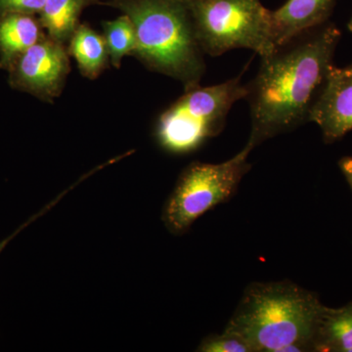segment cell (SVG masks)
Segmentation results:
<instances>
[{
  "label": "cell",
  "mask_w": 352,
  "mask_h": 352,
  "mask_svg": "<svg viewBox=\"0 0 352 352\" xmlns=\"http://www.w3.org/2000/svg\"><path fill=\"white\" fill-rule=\"evenodd\" d=\"M101 1L102 0H97V2H98V3H100Z\"/></svg>",
  "instance_id": "20"
},
{
  "label": "cell",
  "mask_w": 352,
  "mask_h": 352,
  "mask_svg": "<svg viewBox=\"0 0 352 352\" xmlns=\"http://www.w3.org/2000/svg\"><path fill=\"white\" fill-rule=\"evenodd\" d=\"M196 36L205 54L249 50L264 57L275 50L270 10L261 0H187Z\"/></svg>",
  "instance_id": "5"
},
{
  "label": "cell",
  "mask_w": 352,
  "mask_h": 352,
  "mask_svg": "<svg viewBox=\"0 0 352 352\" xmlns=\"http://www.w3.org/2000/svg\"><path fill=\"white\" fill-rule=\"evenodd\" d=\"M242 76L219 85L185 90L157 120L159 144L173 154H187L219 135L234 104L247 95Z\"/></svg>",
  "instance_id": "4"
},
{
  "label": "cell",
  "mask_w": 352,
  "mask_h": 352,
  "mask_svg": "<svg viewBox=\"0 0 352 352\" xmlns=\"http://www.w3.org/2000/svg\"><path fill=\"white\" fill-rule=\"evenodd\" d=\"M104 38L107 44L111 64L120 68L122 58L133 55L136 34L133 23L126 14L103 23Z\"/></svg>",
  "instance_id": "14"
},
{
  "label": "cell",
  "mask_w": 352,
  "mask_h": 352,
  "mask_svg": "<svg viewBox=\"0 0 352 352\" xmlns=\"http://www.w3.org/2000/svg\"><path fill=\"white\" fill-rule=\"evenodd\" d=\"M197 351L201 352H252L247 340L236 333L223 331L221 335H210L201 340Z\"/></svg>",
  "instance_id": "15"
},
{
  "label": "cell",
  "mask_w": 352,
  "mask_h": 352,
  "mask_svg": "<svg viewBox=\"0 0 352 352\" xmlns=\"http://www.w3.org/2000/svg\"><path fill=\"white\" fill-rule=\"evenodd\" d=\"M69 190H67V191H64L63 193L60 194L59 197H57L56 199H54L51 203L48 204L46 207H44L43 210H41V212H38V214H36L34 215H32L31 219L28 220V221H25V223H23L22 226L19 227V228L16 229L15 231L12 234H11L10 236H8V237L6 238V239L0 241V252L3 251L4 249H6V247L7 245L9 244V243L11 242L14 239V238L16 237V236L18 235V234L22 232L23 230H24L25 228H27L28 226H30V224L32 223V222L34 221V220H36L38 219V217H41V215H43L45 214V212H47L48 210H50L51 208L54 207L55 205L61 200V199H63V197L66 195L67 193H68Z\"/></svg>",
  "instance_id": "17"
},
{
  "label": "cell",
  "mask_w": 352,
  "mask_h": 352,
  "mask_svg": "<svg viewBox=\"0 0 352 352\" xmlns=\"http://www.w3.org/2000/svg\"><path fill=\"white\" fill-rule=\"evenodd\" d=\"M67 45L69 56L87 78L95 80L108 68L110 55L105 38L89 25H78Z\"/></svg>",
  "instance_id": "11"
},
{
  "label": "cell",
  "mask_w": 352,
  "mask_h": 352,
  "mask_svg": "<svg viewBox=\"0 0 352 352\" xmlns=\"http://www.w3.org/2000/svg\"><path fill=\"white\" fill-rule=\"evenodd\" d=\"M67 46L47 34L14 60L7 72L9 83L21 90L52 103L63 91L69 72Z\"/></svg>",
  "instance_id": "7"
},
{
  "label": "cell",
  "mask_w": 352,
  "mask_h": 352,
  "mask_svg": "<svg viewBox=\"0 0 352 352\" xmlns=\"http://www.w3.org/2000/svg\"><path fill=\"white\" fill-rule=\"evenodd\" d=\"M133 23V56L147 68L182 83L185 90L200 85L205 75L203 50L196 36L187 0H109Z\"/></svg>",
  "instance_id": "3"
},
{
  "label": "cell",
  "mask_w": 352,
  "mask_h": 352,
  "mask_svg": "<svg viewBox=\"0 0 352 352\" xmlns=\"http://www.w3.org/2000/svg\"><path fill=\"white\" fill-rule=\"evenodd\" d=\"M324 305L312 292L289 280L245 288L224 331L247 340L252 352L314 351Z\"/></svg>",
  "instance_id": "2"
},
{
  "label": "cell",
  "mask_w": 352,
  "mask_h": 352,
  "mask_svg": "<svg viewBox=\"0 0 352 352\" xmlns=\"http://www.w3.org/2000/svg\"><path fill=\"white\" fill-rule=\"evenodd\" d=\"M314 351L352 352V302L339 308L324 305L315 335Z\"/></svg>",
  "instance_id": "12"
},
{
  "label": "cell",
  "mask_w": 352,
  "mask_h": 352,
  "mask_svg": "<svg viewBox=\"0 0 352 352\" xmlns=\"http://www.w3.org/2000/svg\"><path fill=\"white\" fill-rule=\"evenodd\" d=\"M336 0H288L270 10L271 34L275 46L327 23Z\"/></svg>",
  "instance_id": "9"
},
{
  "label": "cell",
  "mask_w": 352,
  "mask_h": 352,
  "mask_svg": "<svg viewBox=\"0 0 352 352\" xmlns=\"http://www.w3.org/2000/svg\"><path fill=\"white\" fill-rule=\"evenodd\" d=\"M252 150L245 144L242 151L223 163L190 164L164 205L163 221L168 231L176 235L186 232L208 210L228 201L251 170L248 157Z\"/></svg>",
  "instance_id": "6"
},
{
  "label": "cell",
  "mask_w": 352,
  "mask_h": 352,
  "mask_svg": "<svg viewBox=\"0 0 352 352\" xmlns=\"http://www.w3.org/2000/svg\"><path fill=\"white\" fill-rule=\"evenodd\" d=\"M45 34L36 15L0 12V68L7 71L16 58Z\"/></svg>",
  "instance_id": "10"
},
{
  "label": "cell",
  "mask_w": 352,
  "mask_h": 352,
  "mask_svg": "<svg viewBox=\"0 0 352 352\" xmlns=\"http://www.w3.org/2000/svg\"><path fill=\"white\" fill-rule=\"evenodd\" d=\"M46 0H0V12H18L38 15Z\"/></svg>",
  "instance_id": "16"
},
{
  "label": "cell",
  "mask_w": 352,
  "mask_h": 352,
  "mask_svg": "<svg viewBox=\"0 0 352 352\" xmlns=\"http://www.w3.org/2000/svg\"><path fill=\"white\" fill-rule=\"evenodd\" d=\"M308 122L320 127L326 143H333L352 131V64L329 71Z\"/></svg>",
  "instance_id": "8"
},
{
  "label": "cell",
  "mask_w": 352,
  "mask_h": 352,
  "mask_svg": "<svg viewBox=\"0 0 352 352\" xmlns=\"http://www.w3.org/2000/svg\"><path fill=\"white\" fill-rule=\"evenodd\" d=\"M339 166L352 188V157H342L340 161Z\"/></svg>",
  "instance_id": "18"
},
{
  "label": "cell",
  "mask_w": 352,
  "mask_h": 352,
  "mask_svg": "<svg viewBox=\"0 0 352 352\" xmlns=\"http://www.w3.org/2000/svg\"><path fill=\"white\" fill-rule=\"evenodd\" d=\"M347 29H349V32H352V15L351 19L349 21V23H347Z\"/></svg>",
  "instance_id": "19"
},
{
  "label": "cell",
  "mask_w": 352,
  "mask_h": 352,
  "mask_svg": "<svg viewBox=\"0 0 352 352\" xmlns=\"http://www.w3.org/2000/svg\"><path fill=\"white\" fill-rule=\"evenodd\" d=\"M342 32L333 24L315 28L261 57V67L247 83L252 149L268 139L308 122Z\"/></svg>",
  "instance_id": "1"
},
{
  "label": "cell",
  "mask_w": 352,
  "mask_h": 352,
  "mask_svg": "<svg viewBox=\"0 0 352 352\" xmlns=\"http://www.w3.org/2000/svg\"><path fill=\"white\" fill-rule=\"evenodd\" d=\"M98 3L97 0H46L38 19L46 34L67 46L85 7Z\"/></svg>",
  "instance_id": "13"
}]
</instances>
